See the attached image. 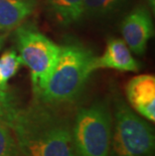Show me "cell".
Here are the masks:
<instances>
[{"mask_svg": "<svg viewBox=\"0 0 155 156\" xmlns=\"http://www.w3.org/2000/svg\"><path fill=\"white\" fill-rule=\"evenodd\" d=\"M8 126L24 156H74L72 126L44 105L17 109Z\"/></svg>", "mask_w": 155, "mask_h": 156, "instance_id": "1", "label": "cell"}, {"mask_svg": "<svg viewBox=\"0 0 155 156\" xmlns=\"http://www.w3.org/2000/svg\"><path fill=\"white\" fill-rule=\"evenodd\" d=\"M96 58L83 46H61L57 62L45 87L38 94L44 104L72 101L85 87L89 77L96 71Z\"/></svg>", "mask_w": 155, "mask_h": 156, "instance_id": "2", "label": "cell"}, {"mask_svg": "<svg viewBox=\"0 0 155 156\" xmlns=\"http://www.w3.org/2000/svg\"><path fill=\"white\" fill-rule=\"evenodd\" d=\"M153 128L121 99L115 103L110 156H154Z\"/></svg>", "mask_w": 155, "mask_h": 156, "instance_id": "3", "label": "cell"}, {"mask_svg": "<svg viewBox=\"0 0 155 156\" xmlns=\"http://www.w3.org/2000/svg\"><path fill=\"white\" fill-rule=\"evenodd\" d=\"M112 116L104 104L82 108L72 126L74 156H110Z\"/></svg>", "mask_w": 155, "mask_h": 156, "instance_id": "4", "label": "cell"}, {"mask_svg": "<svg viewBox=\"0 0 155 156\" xmlns=\"http://www.w3.org/2000/svg\"><path fill=\"white\" fill-rule=\"evenodd\" d=\"M16 38L22 64L30 69L34 92L38 95L51 77L61 46L28 25L16 30Z\"/></svg>", "mask_w": 155, "mask_h": 156, "instance_id": "5", "label": "cell"}, {"mask_svg": "<svg viewBox=\"0 0 155 156\" xmlns=\"http://www.w3.org/2000/svg\"><path fill=\"white\" fill-rule=\"evenodd\" d=\"M125 44L136 55L144 54L147 42L153 35V23L150 14L143 7H138L128 14L121 24Z\"/></svg>", "mask_w": 155, "mask_h": 156, "instance_id": "6", "label": "cell"}, {"mask_svg": "<svg viewBox=\"0 0 155 156\" xmlns=\"http://www.w3.org/2000/svg\"><path fill=\"white\" fill-rule=\"evenodd\" d=\"M128 102L134 110L148 119L155 121V78L151 75H140L127 84Z\"/></svg>", "mask_w": 155, "mask_h": 156, "instance_id": "7", "label": "cell"}, {"mask_svg": "<svg viewBox=\"0 0 155 156\" xmlns=\"http://www.w3.org/2000/svg\"><path fill=\"white\" fill-rule=\"evenodd\" d=\"M96 69H114L122 72H137L139 64L131 55L124 41L118 38L108 41L106 51L100 58H96Z\"/></svg>", "mask_w": 155, "mask_h": 156, "instance_id": "8", "label": "cell"}, {"mask_svg": "<svg viewBox=\"0 0 155 156\" xmlns=\"http://www.w3.org/2000/svg\"><path fill=\"white\" fill-rule=\"evenodd\" d=\"M35 0H0V28L19 25L33 11Z\"/></svg>", "mask_w": 155, "mask_h": 156, "instance_id": "9", "label": "cell"}, {"mask_svg": "<svg viewBox=\"0 0 155 156\" xmlns=\"http://www.w3.org/2000/svg\"><path fill=\"white\" fill-rule=\"evenodd\" d=\"M51 8L64 23H71L83 16L84 0H48Z\"/></svg>", "mask_w": 155, "mask_h": 156, "instance_id": "10", "label": "cell"}, {"mask_svg": "<svg viewBox=\"0 0 155 156\" xmlns=\"http://www.w3.org/2000/svg\"><path fill=\"white\" fill-rule=\"evenodd\" d=\"M22 65L20 55L15 51H7L0 56V90L6 91L8 81Z\"/></svg>", "mask_w": 155, "mask_h": 156, "instance_id": "11", "label": "cell"}, {"mask_svg": "<svg viewBox=\"0 0 155 156\" xmlns=\"http://www.w3.org/2000/svg\"><path fill=\"white\" fill-rule=\"evenodd\" d=\"M125 0H84L83 15L101 16L113 12Z\"/></svg>", "mask_w": 155, "mask_h": 156, "instance_id": "12", "label": "cell"}, {"mask_svg": "<svg viewBox=\"0 0 155 156\" xmlns=\"http://www.w3.org/2000/svg\"><path fill=\"white\" fill-rule=\"evenodd\" d=\"M0 156H24L9 126L0 121Z\"/></svg>", "mask_w": 155, "mask_h": 156, "instance_id": "13", "label": "cell"}, {"mask_svg": "<svg viewBox=\"0 0 155 156\" xmlns=\"http://www.w3.org/2000/svg\"><path fill=\"white\" fill-rule=\"evenodd\" d=\"M17 109L11 96L6 91L0 90V121L8 126Z\"/></svg>", "mask_w": 155, "mask_h": 156, "instance_id": "14", "label": "cell"}, {"mask_svg": "<svg viewBox=\"0 0 155 156\" xmlns=\"http://www.w3.org/2000/svg\"><path fill=\"white\" fill-rule=\"evenodd\" d=\"M4 38H5V36H0V49H1L2 48V45H3V42H4Z\"/></svg>", "mask_w": 155, "mask_h": 156, "instance_id": "15", "label": "cell"}, {"mask_svg": "<svg viewBox=\"0 0 155 156\" xmlns=\"http://www.w3.org/2000/svg\"><path fill=\"white\" fill-rule=\"evenodd\" d=\"M149 2H150V4L152 5V7L154 6V0H149Z\"/></svg>", "mask_w": 155, "mask_h": 156, "instance_id": "16", "label": "cell"}]
</instances>
